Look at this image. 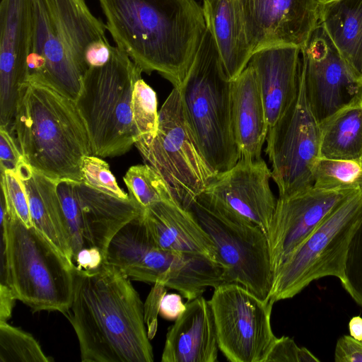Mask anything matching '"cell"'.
I'll return each instance as SVG.
<instances>
[{
	"label": "cell",
	"instance_id": "4",
	"mask_svg": "<svg viewBox=\"0 0 362 362\" xmlns=\"http://www.w3.org/2000/svg\"><path fill=\"white\" fill-rule=\"evenodd\" d=\"M31 7L28 81L46 85L76 101L89 68L88 52L109 42L106 25L86 0H31Z\"/></svg>",
	"mask_w": 362,
	"mask_h": 362
},
{
	"label": "cell",
	"instance_id": "40",
	"mask_svg": "<svg viewBox=\"0 0 362 362\" xmlns=\"http://www.w3.org/2000/svg\"><path fill=\"white\" fill-rule=\"evenodd\" d=\"M104 262L101 252L94 247H84L81 250L74 259L76 268L83 270H95Z\"/></svg>",
	"mask_w": 362,
	"mask_h": 362
},
{
	"label": "cell",
	"instance_id": "31",
	"mask_svg": "<svg viewBox=\"0 0 362 362\" xmlns=\"http://www.w3.org/2000/svg\"><path fill=\"white\" fill-rule=\"evenodd\" d=\"M132 104L139 139L145 136H154L158 129L159 117L157 96L154 90L141 77L134 84Z\"/></svg>",
	"mask_w": 362,
	"mask_h": 362
},
{
	"label": "cell",
	"instance_id": "33",
	"mask_svg": "<svg viewBox=\"0 0 362 362\" xmlns=\"http://www.w3.org/2000/svg\"><path fill=\"white\" fill-rule=\"evenodd\" d=\"M81 175L83 182L88 186L122 199H129V194L117 185L108 163L100 157L85 156L81 163Z\"/></svg>",
	"mask_w": 362,
	"mask_h": 362
},
{
	"label": "cell",
	"instance_id": "1",
	"mask_svg": "<svg viewBox=\"0 0 362 362\" xmlns=\"http://www.w3.org/2000/svg\"><path fill=\"white\" fill-rule=\"evenodd\" d=\"M69 320L83 362H152L144 305L129 279L105 263L74 268Z\"/></svg>",
	"mask_w": 362,
	"mask_h": 362
},
{
	"label": "cell",
	"instance_id": "16",
	"mask_svg": "<svg viewBox=\"0 0 362 362\" xmlns=\"http://www.w3.org/2000/svg\"><path fill=\"white\" fill-rule=\"evenodd\" d=\"M354 191L323 189L313 186L288 196L279 197L267 234L274 277L284 261Z\"/></svg>",
	"mask_w": 362,
	"mask_h": 362
},
{
	"label": "cell",
	"instance_id": "8",
	"mask_svg": "<svg viewBox=\"0 0 362 362\" xmlns=\"http://www.w3.org/2000/svg\"><path fill=\"white\" fill-rule=\"evenodd\" d=\"M104 263L129 279L175 289L188 301L223 284V269L205 257L157 247L143 214L125 224L111 240Z\"/></svg>",
	"mask_w": 362,
	"mask_h": 362
},
{
	"label": "cell",
	"instance_id": "13",
	"mask_svg": "<svg viewBox=\"0 0 362 362\" xmlns=\"http://www.w3.org/2000/svg\"><path fill=\"white\" fill-rule=\"evenodd\" d=\"M320 126L306 99L300 77L296 99L286 112L269 127L265 153L279 197L313 186V169L320 157Z\"/></svg>",
	"mask_w": 362,
	"mask_h": 362
},
{
	"label": "cell",
	"instance_id": "32",
	"mask_svg": "<svg viewBox=\"0 0 362 362\" xmlns=\"http://www.w3.org/2000/svg\"><path fill=\"white\" fill-rule=\"evenodd\" d=\"M340 281L346 292L362 308V218L349 241Z\"/></svg>",
	"mask_w": 362,
	"mask_h": 362
},
{
	"label": "cell",
	"instance_id": "14",
	"mask_svg": "<svg viewBox=\"0 0 362 362\" xmlns=\"http://www.w3.org/2000/svg\"><path fill=\"white\" fill-rule=\"evenodd\" d=\"M57 190L66 223L73 262L84 247H94L104 257L112 238L142 209L130 197L122 199L83 182L57 180Z\"/></svg>",
	"mask_w": 362,
	"mask_h": 362
},
{
	"label": "cell",
	"instance_id": "22",
	"mask_svg": "<svg viewBox=\"0 0 362 362\" xmlns=\"http://www.w3.org/2000/svg\"><path fill=\"white\" fill-rule=\"evenodd\" d=\"M218 344L209 300L199 296L186 309L166 334L162 362H216Z\"/></svg>",
	"mask_w": 362,
	"mask_h": 362
},
{
	"label": "cell",
	"instance_id": "19",
	"mask_svg": "<svg viewBox=\"0 0 362 362\" xmlns=\"http://www.w3.org/2000/svg\"><path fill=\"white\" fill-rule=\"evenodd\" d=\"M240 1L253 53L271 46L300 48L319 23L320 0Z\"/></svg>",
	"mask_w": 362,
	"mask_h": 362
},
{
	"label": "cell",
	"instance_id": "42",
	"mask_svg": "<svg viewBox=\"0 0 362 362\" xmlns=\"http://www.w3.org/2000/svg\"><path fill=\"white\" fill-rule=\"evenodd\" d=\"M349 335L353 338L362 341V317L354 316L348 325Z\"/></svg>",
	"mask_w": 362,
	"mask_h": 362
},
{
	"label": "cell",
	"instance_id": "20",
	"mask_svg": "<svg viewBox=\"0 0 362 362\" xmlns=\"http://www.w3.org/2000/svg\"><path fill=\"white\" fill-rule=\"evenodd\" d=\"M300 48L278 45L255 52L248 63L257 76L269 127L289 109L297 98L300 77Z\"/></svg>",
	"mask_w": 362,
	"mask_h": 362
},
{
	"label": "cell",
	"instance_id": "9",
	"mask_svg": "<svg viewBox=\"0 0 362 362\" xmlns=\"http://www.w3.org/2000/svg\"><path fill=\"white\" fill-rule=\"evenodd\" d=\"M158 115L156 134L142 136L134 145L177 201L190 209L217 173L204 157L188 123L178 87L174 86Z\"/></svg>",
	"mask_w": 362,
	"mask_h": 362
},
{
	"label": "cell",
	"instance_id": "12",
	"mask_svg": "<svg viewBox=\"0 0 362 362\" xmlns=\"http://www.w3.org/2000/svg\"><path fill=\"white\" fill-rule=\"evenodd\" d=\"M219 350L231 362H264L276 337L271 326L274 303L237 283L214 288L209 300Z\"/></svg>",
	"mask_w": 362,
	"mask_h": 362
},
{
	"label": "cell",
	"instance_id": "29",
	"mask_svg": "<svg viewBox=\"0 0 362 362\" xmlns=\"http://www.w3.org/2000/svg\"><path fill=\"white\" fill-rule=\"evenodd\" d=\"M123 180L129 197L144 210L156 202L175 199L162 177L146 163L131 166Z\"/></svg>",
	"mask_w": 362,
	"mask_h": 362
},
{
	"label": "cell",
	"instance_id": "15",
	"mask_svg": "<svg viewBox=\"0 0 362 362\" xmlns=\"http://www.w3.org/2000/svg\"><path fill=\"white\" fill-rule=\"evenodd\" d=\"M300 78L312 112L320 124L362 99V83L353 75L319 23L300 47Z\"/></svg>",
	"mask_w": 362,
	"mask_h": 362
},
{
	"label": "cell",
	"instance_id": "30",
	"mask_svg": "<svg viewBox=\"0 0 362 362\" xmlns=\"http://www.w3.org/2000/svg\"><path fill=\"white\" fill-rule=\"evenodd\" d=\"M48 361L50 358L30 334L0 322V362Z\"/></svg>",
	"mask_w": 362,
	"mask_h": 362
},
{
	"label": "cell",
	"instance_id": "6",
	"mask_svg": "<svg viewBox=\"0 0 362 362\" xmlns=\"http://www.w3.org/2000/svg\"><path fill=\"white\" fill-rule=\"evenodd\" d=\"M142 70L115 46L103 66L89 67L75 101L91 141L93 155L114 157L127 153L139 139L132 96Z\"/></svg>",
	"mask_w": 362,
	"mask_h": 362
},
{
	"label": "cell",
	"instance_id": "17",
	"mask_svg": "<svg viewBox=\"0 0 362 362\" xmlns=\"http://www.w3.org/2000/svg\"><path fill=\"white\" fill-rule=\"evenodd\" d=\"M271 179V169L262 158H240L232 168L217 173L198 198L249 219L267 235L277 202Z\"/></svg>",
	"mask_w": 362,
	"mask_h": 362
},
{
	"label": "cell",
	"instance_id": "5",
	"mask_svg": "<svg viewBox=\"0 0 362 362\" xmlns=\"http://www.w3.org/2000/svg\"><path fill=\"white\" fill-rule=\"evenodd\" d=\"M1 281L34 312H69L74 268L40 231L8 213L0 216Z\"/></svg>",
	"mask_w": 362,
	"mask_h": 362
},
{
	"label": "cell",
	"instance_id": "25",
	"mask_svg": "<svg viewBox=\"0 0 362 362\" xmlns=\"http://www.w3.org/2000/svg\"><path fill=\"white\" fill-rule=\"evenodd\" d=\"M16 172L24 185L32 226L73 262L66 223L57 190V180L35 170L24 160Z\"/></svg>",
	"mask_w": 362,
	"mask_h": 362
},
{
	"label": "cell",
	"instance_id": "3",
	"mask_svg": "<svg viewBox=\"0 0 362 362\" xmlns=\"http://www.w3.org/2000/svg\"><path fill=\"white\" fill-rule=\"evenodd\" d=\"M24 161L56 180L83 182L81 163L93 155L76 102L40 83L21 88L11 129Z\"/></svg>",
	"mask_w": 362,
	"mask_h": 362
},
{
	"label": "cell",
	"instance_id": "23",
	"mask_svg": "<svg viewBox=\"0 0 362 362\" xmlns=\"http://www.w3.org/2000/svg\"><path fill=\"white\" fill-rule=\"evenodd\" d=\"M230 112L240 158H262L269 124L256 74L248 64L231 81Z\"/></svg>",
	"mask_w": 362,
	"mask_h": 362
},
{
	"label": "cell",
	"instance_id": "28",
	"mask_svg": "<svg viewBox=\"0 0 362 362\" xmlns=\"http://www.w3.org/2000/svg\"><path fill=\"white\" fill-rule=\"evenodd\" d=\"M313 187L323 189H362V161L319 157L313 169Z\"/></svg>",
	"mask_w": 362,
	"mask_h": 362
},
{
	"label": "cell",
	"instance_id": "18",
	"mask_svg": "<svg viewBox=\"0 0 362 362\" xmlns=\"http://www.w3.org/2000/svg\"><path fill=\"white\" fill-rule=\"evenodd\" d=\"M31 0L0 3V126L11 132L32 45Z\"/></svg>",
	"mask_w": 362,
	"mask_h": 362
},
{
	"label": "cell",
	"instance_id": "10",
	"mask_svg": "<svg viewBox=\"0 0 362 362\" xmlns=\"http://www.w3.org/2000/svg\"><path fill=\"white\" fill-rule=\"evenodd\" d=\"M362 218V189L350 193L284 261L274 277L269 300L294 297L313 281L343 276L351 238Z\"/></svg>",
	"mask_w": 362,
	"mask_h": 362
},
{
	"label": "cell",
	"instance_id": "38",
	"mask_svg": "<svg viewBox=\"0 0 362 362\" xmlns=\"http://www.w3.org/2000/svg\"><path fill=\"white\" fill-rule=\"evenodd\" d=\"M335 362H362V341L350 335H344L337 341Z\"/></svg>",
	"mask_w": 362,
	"mask_h": 362
},
{
	"label": "cell",
	"instance_id": "34",
	"mask_svg": "<svg viewBox=\"0 0 362 362\" xmlns=\"http://www.w3.org/2000/svg\"><path fill=\"white\" fill-rule=\"evenodd\" d=\"M1 193L5 199L7 213L18 217L27 226H33L24 185L16 171H1Z\"/></svg>",
	"mask_w": 362,
	"mask_h": 362
},
{
	"label": "cell",
	"instance_id": "37",
	"mask_svg": "<svg viewBox=\"0 0 362 362\" xmlns=\"http://www.w3.org/2000/svg\"><path fill=\"white\" fill-rule=\"evenodd\" d=\"M165 288L162 284H154L144 304V320L150 339L155 336L157 330V315L159 313L160 300L166 293Z\"/></svg>",
	"mask_w": 362,
	"mask_h": 362
},
{
	"label": "cell",
	"instance_id": "27",
	"mask_svg": "<svg viewBox=\"0 0 362 362\" xmlns=\"http://www.w3.org/2000/svg\"><path fill=\"white\" fill-rule=\"evenodd\" d=\"M320 157L362 161V99L320 124Z\"/></svg>",
	"mask_w": 362,
	"mask_h": 362
},
{
	"label": "cell",
	"instance_id": "2",
	"mask_svg": "<svg viewBox=\"0 0 362 362\" xmlns=\"http://www.w3.org/2000/svg\"><path fill=\"white\" fill-rule=\"evenodd\" d=\"M106 28L148 74L156 71L179 86L206 31L196 0H98Z\"/></svg>",
	"mask_w": 362,
	"mask_h": 362
},
{
	"label": "cell",
	"instance_id": "35",
	"mask_svg": "<svg viewBox=\"0 0 362 362\" xmlns=\"http://www.w3.org/2000/svg\"><path fill=\"white\" fill-rule=\"evenodd\" d=\"M312 362L320 361L308 349L298 346L290 337L276 339L264 362Z\"/></svg>",
	"mask_w": 362,
	"mask_h": 362
},
{
	"label": "cell",
	"instance_id": "39",
	"mask_svg": "<svg viewBox=\"0 0 362 362\" xmlns=\"http://www.w3.org/2000/svg\"><path fill=\"white\" fill-rule=\"evenodd\" d=\"M186 309L180 295L165 293L160 303L159 314L165 319L173 320L179 317Z\"/></svg>",
	"mask_w": 362,
	"mask_h": 362
},
{
	"label": "cell",
	"instance_id": "11",
	"mask_svg": "<svg viewBox=\"0 0 362 362\" xmlns=\"http://www.w3.org/2000/svg\"><path fill=\"white\" fill-rule=\"evenodd\" d=\"M209 235L224 283H237L269 301L274 281L267 235L249 219L199 198L190 209Z\"/></svg>",
	"mask_w": 362,
	"mask_h": 362
},
{
	"label": "cell",
	"instance_id": "24",
	"mask_svg": "<svg viewBox=\"0 0 362 362\" xmlns=\"http://www.w3.org/2000/svg\"><path fill=\"white\" fill-rule=\"evenodd\" d=\"M206 28L211 34L228 78L235 79L253 54L247 41L240 0H203Z\"/></svg>",
	"mask_w": 362,
	"mask_h": 362
},
{
	"label": "cell",
	"instance_id": "41",
	"mask_svg": "<svg viewBox=\"0 0 362 362\" xmlns=\"http://www.w3.org/2000/svg\"><path fill=\"white\" fill-rule=\"evenodd\" d=\"M16 300L11 288L0 284V322H7L11 318Z\"/></svg>",
	"mask_w": 362,
	"mask_h": 362
},
{
	"label": "cell",
	"instance_id": "26",
	"mask_svg": "<svg viewBox=\"0 0 362 362\" xmlns=\"http://www.w3.org/2000/svg\"><path fill=\"white\" fill-rule=\"evenodd\" d=\"M319 23L362 83V0H320Z\"/></svg>",
	"mask_w": 362,
	"mask_h": 362
},
{
	"label": "cell",
	"instance_id": "21",
	"mask_svg": "<svg viewBox=\"0 0 362 362\" xmlns=\"http://www.w3.org/2000/svg\"><path fill=\"white\" fill-rule=\"evenodd\" d=\"M143 217L155 245L159 248L205 257L219 264L211 237L193 211L185 209L177 199L150 205L144 210Z\"/></svg>",
	"mask_w": 362,
	"mask_h": 362
},
{
	"label": "cell",
	"instance_id": "36",
	"mask_svg": "<svg viewBox=\"0 0 362 362\" xmlns=\"http://www.w3.org/2000/svg\"><path fill=\"white\" fill-rule=\"evenodd\" d=\"M23 158L13 135L0 126V168L1 171H16Z\"/></svg>",
	"mask_w": 362,
	"mask_h": 362
},
{
	"label": "cell",
	"instance_id": "7",
	"mask_svg": "<svg viewBox=\"0 0 362 362\" xmlns=\"http://www.w3.org/2000/svg\"><path fill=\"white\" fill-rule=\"evenodd\" d=\"M230 86L206 28L192 66L177 87L197 141L217 173L232 168L240 159L232 129Z\"/></svg>",
	"mask_w": 362,
	"mask_h": 362
}]
</instances>
